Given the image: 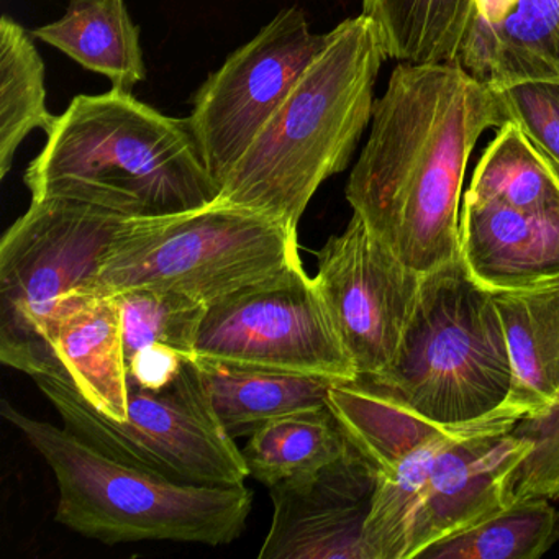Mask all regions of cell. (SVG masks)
<instances>
[{
	"mask_svg": "<svg viewBox=\"0 0 559 559\" xmlns=\"http://www.w3.org/2000/svg\"><path fill=\"white\" fill-rule=\"evenodd\" d=\"M186 361L189 359L166 345H152L139 349L127 359L129 389L162 391L178 378Z\"/></svg>",
	"mask_w": 559,
	"mask_h": 559,
	"instance_id": "27",
	"label": "cell"
},
{
	"mask_svg": "<svg viewBox=\"0 0 559 559\" xmlns=\"http://www.w3.org/2000/svg\"><path fill=\"white\" fill-rule=\"evenodd\" d=\"M513 433L533 443L515 473V502L559 497V395L548 414L520 420Z\"/></svg>",
	"mask_w": 559,
	"mask_h": 559,
	"instance_id": "25",
	"label": "cell"
},
{
	"mask_svg": "<svg viewBox=\"0 0 559 559\" xmlns=\"http://www.w3.org/2000/svg\"><path fill=\"white\" fill-rule=\"evenodd\" d=\"M117 299L122 312L126 361L133 353L152 345L169 346L194 361L207 304L175 290L150 287L122 290L117 293Z\"/></svg>",
	"mask_w": 559,
	"mask_h": 559,
	"instance_id": "24",
	"label": "cell"
},
{
	"mask_svg": "<svg viewBox=\"0 0 559 559\" xmlns=\"http://www.w3.org/2000/svg\"><path fill=\"white\" fill-rule=\"evenodd\" d=\"M14 425L57 477L55 520L106 545L179 542L222 546L247 525L253 492L238 486H189L127 466L86 441L2 402Z\"/></svg>",
	"mask_w": 559,
	"mask_h": 559,
	"instance_id": "4",
	"label": "cell"
},
{
	"mask_svg": "<svg viewBox=\"0 0 559 559\" xmlns=\"http://www.w3.org/2000/svg\"><path fill=\"white\" fill-rule=\"evenodd\" d=\"M302 266L297 228L214 204L166 217L129 218L104 257V293L175 290L209 307Z\"/></svg>",
	"mask_w": 559,
	"mask_h": 559,
	"instance_id": "6",
	"label": "cell"
},
{
	"mask_svg": "<svg viewBox=\"0 0 559 559\" xmlns=\"http://www.w3.org/2000/svg\"><path fill=\"white\" fill-rule=\"evenodd\" d=\"M32 35L84 70L109 78L112 90L132 93L145 81L140 28L123 0H70L60 21L35 28Z\"/></svg>",
	"mask_w": 559,
	"mask_h": 559,
	"instance_id": "18",
	"label": "cell"
},
{
	"mask_svg": "<svg viewBox=\"0 0 559 559\" xmlns=\"http://www.w3.org/2000/svg\"><path fill=\"white\" fill-rule=\"evenodd\" d=\"M222 427L234 440L304 408L329 404L333 379L260 366L194 359Z\"/></svg>",
	"mask_w": 559,
	"mask_h": 559,
	"instance_id": "17",
	"label": "cell"
},
{
	"mask_svg": "<svg viewBox=\"0 0 559 559\" xmlns=\"http://www.w3.org/2000/svg\"><path fill=\"white\" fill-rule=\"evenodd\" d=\"M126 221L83 202L32 199L0 241V361L31 378L57 368L45 329L68 302L99 290Z\"/></svg>",
	"mask_w": 559,
	"mask_h": 559,
	"instance_id": "8",
	"label": "cell"
},
{
	"mask_svg": "<svg viewBox=\"0 0 559 559\" xmlns=\"http://www.w3.org/2000/svg\"><path fill=\"white\" fill-rule=\"evenodd\" d=\"M460 254L473 280L489 290L559 280V209L520 211L464 195Z\"/></svg>",
	"mask_w": 559,
	"mask_h": 559,
	"instance_id": "14",
	"label": "cell"
},
{
	"mask_svg": "<svg viewBox=\"0 0 559 559\" xmlns=\"http://www.w3.org/2000/svg\"><path fill=\"white\" fill-rule=\"evenodd\" d=\"M502 320L512 385L503 402L522 417L548 414L559 395V280L526 289L492 290Z\"/></svg>",
	"mask_w": 559,
	"mask_h": 559,
	"instance_id": "16",
	"label": "cell"
},
{
	"mask_svg": "<svg viewBox=\"0 0 559 559\" xmlns=\"http://www.w3.org/2000/svg\"><path fill=\"white\" fill-rule=\"evenodd\" d=\"M32 379L68 431L119 463L189 486H238L250 477L195 361L162 391L130 389L126 420L93 407L60 366Z\"/></svg>",
	"mask_w": 559,
	"mask_h": 559,
	"instance_id": "7",
	"label": "cell"
},
{
	"mask_svg": "<svg viewBox=\"0 0 559 559\" xmlns=\"http://www.w3.org/2000/svg\"><path fill=\"white\" fill-rule=\"evenodd\" d=\"M353 444L329 404L281 415L248 437V474L267 489L313 476L345 457Z\"/></svg>",
	"mask_w": 559,
	"mask_h": 559,
	"instance_id": "19",
	"label": "cell"
},
{
	"mask_svg": "<svg viewBox=\"0 0 559 559\" xmlns=\"http://www.w3.org/2000/svg\"><path fill=\"white\" fill-rule=\"evenodd\" d=\"M454 64L493 90L559 83V0H473Z\"/></svg>",
	"mask_w": 559,
	"mask_h": 559,
	"instance_id": "13",
	"label": "cell"
},
{
	"mask_svg": "<svg viewBox=\"0 0 559 559\" xmlns=\"http://www.w3.org/2000/svg\"><path fill=\"white\" fill-rule=\"evenodd\" d=\"M326 40L299 8L284 9L195 91L189 122L221 188Z\"/></svg>",
	"mask_w": 559,
	"mask_h": 559,
	"instance_id": "10",
	"label": "cell"
},
{
	"mask_svg": "<svg viewBox=\"0 0 559 559\" xmlns=\"http://www.w3.org/2000/svg\"><path fill=\"white\" fill-rule=\"evenodd\" d=\"M374 489V469L355 447L313 476L271 487L273 522L258 558L366 559Z\"/></svg>",
	"mask_w": 559,
	"mask_h": 559,
	"instance_id": "12",
	"label": "cell"
},
{
	"mask_svg": "<svg viewBox=\"0 0 559 559\" xmlns=\"http://www.w3.org/2000/svg\"><path fill=\"white\" fill-rule=\"evenodd\" d=\"M45 340L81 395L126 420L130 389L117 294L94 290L71 300L48 322Z\"/></svg>",
	"mask_w": 559,
	"mask_h": 559,
	"instance_id": "15",
	"label": "cell"
},
{
	"mask_svg": "<svg viewBox=\"0 0 559 559\" xmlns=\"http://www.w3.org/2000/svg\"><path fill=\"white\" fill-rule=\"evenodd\" d=\"M507 119L499 91L454 63H399L374 100L346 201L412 270L460 254L461 195L474 146Z\"/></svg>",
	"mask_w": 559,
	"mask_h": 559,
	"instance_id": "1",
	"label": "cell"
},
{
	"mask_svg": "<svg viewBox=\"0 0 559 559\" xmlns=\"http://www.w3.org/2000/svg\"><path fill=\"white\" fill-rule=\"evenodd\" d=\"M45 64L14 19L0 21V179L11 171L15 153L34 130L50 133L57 116L48 112Z\"/></svg>",
	"mask_w": 559,
	"mask_h": 559,
	"instance_id": "22",
	"label": "cell"
},
{
	"mask_svg": "<svg viewBox=\"0 0 559 559\" xmlns=\"http://www.w3.org/2000/svg\"><path fill=\"white\" fill-rule=\"evenodd\" d=\"M24 182L32 199H68L123 218L182 214L221 195L189 119L117 90L74 97Z\"/></svg>",
	"mask_w": 559,
	"mask_h": 559,
	"instance_id": "2",
	"label": "cell"
},
{
	"mask_svg": "<svg viewBox=\"0 0 559 559\" xmlns=\"http://www.w3.org/2000/svg\"><path fill=\"white\" fill-rule=\"evenodd\" d=\"M317 258V286L358 378L379 374L397 355L421 274L389 250L356 214Z\"/></svg>",
	"mask_w": 559,
	"mask_h": 559,
	"instance_id": "11",
	"label": "cell"
},
{
	"mask_svg": "<svg viewBox=\"0 0 559 559\" xmlns=\"http://www.w3.org/2000/svg\"><path fill=\"white\" fill-rule=\"evenodd\" d=\"M466 198L520 211L559 209V171L515 122L500 127L476 166Z\"/></svg>",
	"mask_w": 559,
	"mask_h": 559,
	"instance_id": "21",
	"label": "cell"
},
{
	"mask_svg": "<svg viewBox=\"0 0 559 559\" xmlns=\"http://www.w3.org/2000/svg\"><path fill=\"white\" fill-rule=\"evenodd\" d=\"M473 0H362L385 57L399 63H454Z\"/></svg>",
	"mask_w": 559,
	"mask_h": 559,
	"instance_id": "20",
	"label": "cell"
},
{
	"mask_svg": "<svg viewBox=\"0 0 559 559\" xmlns=\"http://www.w3.org/2000/svg\"><path fill=\"white\" fill-rule=\"evenodd\" d=\"M359 379L437 424H467L502 407L512 385L502 320L492 290L473 280L461 254L421 274L397 355Z\"/></svg>",
	"mask_w": 559,
	"mask_h": 559,
	"instance_id": "5",
	"label": "cell"
},
{
	"mask_svg": "<svg viewBox=\"0 0 559 559\" xmlns=\"http://www.w3.org/2000/svg\"><path fill=\"white\" fill-rule=\"evenodd\" d=\"M195 359L260 366L333 381L358 378L316 277L302 266L209 307Z\"/></svg>",
	"mask_w": 559,
	"mask_h": 559,
	"instance_id": "9",
	"label": "cell"
},
{
	"mask_svg": "<svg viewBox=\"0 0 559 559\" xmlns=\"http://www.w3.org/2000/svg\"><path fill=\"white\" fill-rule=\"evenodd\" d=\"M385 58L368 15L336 25L231 169L215 202L299 227L320 186L352 162L372 119L376 80Z\"/></svg>",
	"mask_w": 559,
	"mask_h": 559,
	"instance_id": "3",
	"label": "cell"
},
{
	"mask_svg": "<svg viewBox=\"0 0 559 559\" xmlns=\"http://www.w3.org/2000/svg\"><path fill=\"white\" fill-rule=\"evenodd\" d=\"M559 512L548 499L519 500L438 539L424 559H538L558 542Z\"/></svg>",
	"mask_w": 559,
	"mask_h": 559,
	"instance_id": "23",
	"label": "cell"
},
{
	"mask_svg": "<svg viewBox=\"0 0 559 559\" xmlns=\"http://www.w3.org/2000/svg\"><path fill=\"white\" fill-rule=\"evenodd\" d=\"M499 91L507 119L545 153L559 171V83L530 81Z\"/></svg>",
	"mask_w": 559,
	"mask_h": 559,
	"instance_id": "26",
	"label": "cell"
}]
</instances>
